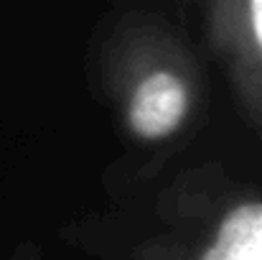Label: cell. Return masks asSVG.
Listing matches in <instances>:
<instances>
[{
  "label": "cell",
  "mask_w": 262,
  "mask_h": 260,
  "mask_svg": "<svg viewBox=\"0 0 262 260\" xmlns=\"http://www.w3.org/2000/svg\"><path fill=\"white\" fill-rule=\"evenodd\" d=\"M206 36L239 105L262 128V0L209 3Z\"/></svg>",
  "instance_id": "2"
},
{
  "label": "cell",
  "mask_w": 262,
  "mask_h": 260,
  "mask_svg": "<svg viewBox=\"0 0 262 260\" xmlns=\"http://www.w3.org/2000/svg\"><path fill=\"white\" fill-rule=\"evenodd\" d=\"M193 260H262V202L227 209Z\"/></svg>",
  "instance_id": "3"
},
{
  "label": "cell",
  "mask_w": 262,
  "mask_h": 260,
  "mask_svg": "<svg viewBox=\"0 0 262 260\" xmlns=\"http://www.w3.org/2000/svg\"><path fill=\"white\" fill-rule=\"evenodd\" d=\"M110 85L127 133L140 143L171 141L196 112L199 72L183 44L158 23L120 33L110 51Z\"/></svg>",
  "instance_id": "1"
}]
</instances>
